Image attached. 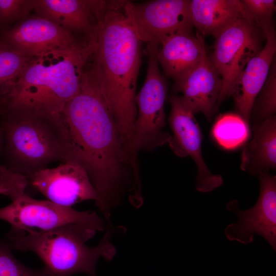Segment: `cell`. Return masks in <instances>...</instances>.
<instances>
[{
	"label": "cell",
	"instance_id": "cell-1",
	"mask_svg": "<svg viewBox=\"0 0 276 276\" xmlns=\"http://www.w3.org/2000/svg\"><path fill=\"white\" fill-rule=\"evenodd\" d=\"M66 149V161L87 172L100 194L99 209L109 215L130 176L140 188L137 159L132 154L98 87L84 72L78 93L55 121Z\"/></svg>",
	"mask_w": 276,
	"mask_h": 276
},
{
	"label": "cell",
	"instance_id": "cell-2",
	"mask_svg": "<svg viewBox=\"0 0 276 276\" xmlns=\"http://www.w3.org/2000/svg\"><path fill=\"white\" fill-rule=\"evenodd\" d=\"M125 3L112 1L98 19L93 64L85 72L98 87L121 134L132 149L143 42L124 13Z\"/></svg>",
	"mask_w": 276,
	"mask_h": 276
},
{
	"label": "cell",
	"instance_id": "cell-3",
	"mask_svg": "<svg viewBox=\"0 0 276 276\" xmlns=\"http://www.w3.org/2000/svg\"><path fill=\"white\" fill-rule=\"evenodd\" d=\"M97 45V33L35 57L0 100L7 114H29L55 121L79 91L85 65Z\"/></svg>",
	"mask_w": 276,
	"mask_h": 276
},
{
	"label": "cell",
	"instance_id": "cell-4",
	"mask_svg": "<svg viewBox=\"0 0 276 276\" xmlns=\"http://www.w3.org/2000/svg\"><path fill=\"white\" fill-rule=\"evenodd\" d=\"M96 231L78 223L40 232L11 228L5 240L12 249L36 254L50 276H71L78 273L96 276L98 259L102 257L111 260L116 254L109 240V231L97 246L90 247L86 244Z\"/></svg>",
	"mask_w": 276,
	"mask_h": 276
},
{
	"label": "cell",
	"instance_id": "cell-5",
	"mask_svg": "<svg viewBox=\"0 0 276 276\" xmlns=\"http://www.w3.org/2000/svg\"><path fill=\"white\" fill-rule=\"evenodd\" d=\"M2 124L6 166L14 171L28 178L52 162L66 160L64 143L54 121L17 114H8Z\"/></svg>",
	"mask_w": 276,
	"mask_h": 276
},
{
	"label": "cell",
	"instance_id": "cell-6",
	"mask_svg": "<svg viewBox=\"0 0 276 276\" xmlns=\"http://www.w3.org/2000/svg\"><path fill=\"white\" fill-rule=\"evenodd\" d=\"M159 46L147 44V69L144 85L135 96L137 108L132 148L133 153L151 151L169 143L171 135L166 127L165 102L167 82L160 72L157 59Z\"/></svg>",
	"mask_w": 276,
	"mask_h": 276
},
{
	"label": "cell",
	"instance_id": "cell-7",
	"mask_svg": "<svg viewBox=\"0 0 276 276\" xmlns=\"http://www.w3.org/2000/svg\"><path fill=\"white\" fill-rule=\"evenodd\" d=\"M265 41L263 31L244 10L235 23L215 38L213 51L209 58L222 80L218 108L231 96L237 77L250 59L261 50Z\"/></svg>",
	"mask_w": 276,
	"mask_h": 276
},
{
	"label": "cell",
	"instance_id": "cell-8",
	"mask_svg": "<svg viewBox=\"0 0 276 276\" xmlns=\"http://www.w3.org/2000/svg\"><path fill=\"white\" fill-rule=\"evenodd\" d=\"M11 201L0 208V220L8 223L12 229L40 232L78 223L96 231L104 229L103 221L94 211H78L26 194Z\"/></svg>",
	"mask_w": 276,
	"mask_h": 276
},
{
	"label": "cell",
	"instance_id": "cell-9",
	"mask_svg": "<svg viewBox=\"0 0 276 276\" xmlns=\"http://www.w3.org/2000/svg\"><path fill=\"white\" fill-rule=\"evenodd\" d=\"M123 10L137 37L147 44L160 46L173 34L193 33L190 0L126 1Z\"/></svg>",
	"mask_w": 276,
	"mask_h": 276
},
{
	"label": "cell",
	"instance_id": "cell-10",
	"mask_svg": "<svg viewBox=\"0 0 276 276\" xmlns=\"http://www.w3.org/2000/svg\"><path fill=\"white\" fill-rule=\"evenodd\" d=\"M171 105L169 123L172 131L169 145L178 156H190L197 168L196 189L210 192L223 183L222 176L213 174L202 156V135L195 113L183 97L175 95L167 99Z\"/></svg>",
	"mask_w": 276,
	"mask_h": 276
},
{
	"label": "cell",
	"instance_id": "cell-11",
	"mask_svg": "<svg viewBox=\"0 0 276 276\" xmlns=\"http://www.w3.org/2000/svg\"><path fill=\"white\" fill-rule=\"evenodd\" d=\"M257 176L260 191L256 203L242 210L236 200L230 201L227 210L238 217L237 222L228 225L224 233L226 238L244 244L251 243L254 235L258 234L276 250V177L269 171H262Z\"/></svg>",
	"mask_w": 276,
	"mask_h": 276
},
{
	"label": "cell",
	"instance_id": "cell-12",
	"mask_svg": "<svg viewBox=\"0 0 276 276\" xmlns=\"http://www.w3.org/2000/svg\"><path fill=\"white\" fill-rule=\"evenodd\" d=\"M55 168L41 169L28 177L29 185L48 200L72 208L85 200H94L99 208L101 198L86 171L72 161L62 162Z\"/></svg>",
	"mask_w": 276,
	"mask_h": 276
},
{
	"label": "cell",
	"instance_id": "cell-13",
	"mask_svg": "<svg viewBox=\"0 0 276 276\" xmlns=\"http://www.w3.org/2000/svg\"><path fill=\"white\" fill-rule=\"evenodd\" d=\"M78 38L52 21L35 15L7 31L2 40L13 50L31 57L66 47Z\"/></svg>",
	"mask_w": 276,
	"mask_h": 276
},
{
	"label": "cell",
	"instance_id": "cell-14",
	"mask_svg": "<svg viewBox=\"0 0 276 276\" xmlns=\"http://www.w3.org/2000/svg\"><path fill=\"white\" fill-rule=\"evenodd\" d=\"M106 7L105 1L34 0L33 10L67 31L91 36L96 33L98 18Z\"/></svg>",
	"mask_w": 276,
	"mask_h": 276
},
{
	"label": "cell",
	"instance_id": "cell-15",
	"mask_svg": "<svg viewBox=\"0 0 276 276\" xmlns=\"http://www.w3.org/2000/svg\"><path fill=\"white\" fill-rule=\"evenodd\" d=\"M221 87V77L206 53L196 66L174 81L172 89L183 94L195 114L200 112L211 122Z\"/></svg>",
	"mask_w": 276,
	"mask_h": 276
},
{
	"label": "cell",
	"instance_id": "cell-16",
	"mask_svg": "<svg viewBox=\"0 0 276 276\" xmlns=\"http://www.w3.org/2000/svg\"><path fill=\"white\" fill-rule=\"evenodd\" d=\"M264 33L265 42L263 48L247 62L236 80L232 92L237 114L249 125L254 101L276 57L274 26L270 27Z\"/></svg>",
	"mask_w": 276,
	"mask_h": 276
},
{
	"label": "cell",
	"instance_id": "cell-17",
	"mask_svg": "<svg viewBox=\"0 0 276 276\" xmlns=\"http://www.w3.org/2000/svg\"><path fill=\"white\" fill-rule=\"evenodd\" d=\"M206 53L203 36L193 33L174 34L161 43L157 54L158 64L167 77L175 80L185 75Z\"/></svg>",
	"mask_w": 276,
	"mask_h": 276
},
{
	"label": "cell",
	"instance_id": "cell-18",
	"mask_svg": "<svg viewBox=\"0 0 276 276\" xmlns=\"http://www.w3.org/2000/svg\"><path fill=\"white\" fill-rule=\"evenodd\" d=\"M252 138L244 144L241 169L256 175L276 168V118L271 117L252 125Z\"/></svg>",
	"mask_w": 276,
	"mask_h": 276
},
{
	"label": "cell",
	"instance_id": "cell-19",
	"mask_svg": "<svg viewBox=\"0 0 276 276\" xmlns=\"http://www.w3.org/2000/svg\"><path fill=\"white\" fill-rule=\"evenodd\" d=\"M192 22L198 32L215 38L243 13L240 0H190Z\"/></svg>",
	"mask_w": 276,
	"mask_h": 276
},
{
	"label": "cell",
	"instance_id": "cell-20",
	"mask_svg": "<svg viewBox=\"0 0 276 276\" xmlns=\"http://www.w3.org/2000/svg\"><path fill=\"white\" fill-rule=\"evenodd\" d=\"M249 125L238 114L227 113L215 122L212 130L216 142L227 150L236 149L247 142Z\"/></svg>",
	"mask_w": 276,
	"mask_h": 276
},
{
	"label": "cell",
	"instance_id": "cell-21",
	"mask_svg": "<svg viewBox=\"0 0 276 276\" xmlns=\"http://www.w3.org/2000/svg\"><path fill=\"white\" fill-rule=\"evenodd\" d=\"M34 58L13 50L0 40V100Z\"/></svg>",
	"mask_w": 276,
	"mask_h": 276
},
{
	"label": "cell",
	"instance_id": "cell-22",
	"mask_svg": "<svg viewBox=\"0 0 276 276\" xmlns=\"http://www.w3.org/2000/svg\"><path fill=\"white\" fill-rule=\"evenodd\" d=\"M276 111V57L267 78L252 105L249 122L252 125L275 116Z\"/></svg>",
	"mask_w": 276,
	"mask_h": 276
},
{
	"label": "cell",
	"instance_id": "cell-23",
	"mask_svg": "<svg viewBox=\"0 0 276 276\" xmlns=\"http://www.w3.org/2000/svg\"><path fill=\"white\" fill-rule=\"evenodd\" d=\"M12 248L5 241H0V276H50L43 267L30 268L13 255Z\"/></svg>",
	"mask_w": 276,
	"mask_h": 276
},
{
	"label": "cell",
	"instance_id": "cell-24",
	"mask_svg": "<svg viewBox=\"0 0 276 276\" xmlns=\"http://www.w3.org/2000/svg\"><path fill=\"white\" fill-rule=\"evenodd\" d=\"M240 1L244 11L264 33L274 25L272 16L275 10V1L240 0Z\"/></svg>",
	"mask_w": 276,
	"mask_h": 276
},
{
	"label": "cell",
	"instance_id": "cell-25",
	"mask_svg": "<svg viewBox=\"0 0 276 276\" xmlns=\"http://www.w3.org/2000/svg\"><path fill=\"white\" fill-rule=\"evenodd\" d=\"M28 186V181L25 176L6 165H0V195L13 200L26 194Z\"/></svg>",
	"mask_w": 276,
	"mask_h": 276
},
{
	"label": "cell",
	"instance_id": "cell-26",
	"mask_svg": "<svg viewBox=\"0 0 276 276\" xmlns=\"http://www.w3.org/2000/svg\"><path fill=\"white\" fill-rule=\"evenodd\" d=\"M34 0H0V22L23 19L33 10Z\"/></svg>",
	"mask_w": 276,
	"mask_h": 276
},
{
	"label": "cell",
	"instance_id": "cell-27",
	"mask_svg": "<svg viewBox=\"0 0 276 276\" xmlns=\"http://www.w3.org/2000/svg\"><path fill=\"white\" fill-rule=\"evenodd\" d=\"M4 144V133L2 122H0V156L2 154Z\"/></svg>",
	"mask_w": 276,
	"mask_h": 276
}]
</instances>
